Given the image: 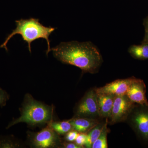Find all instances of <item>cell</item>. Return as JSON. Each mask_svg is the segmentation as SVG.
<instances>
[{
	"instance_id": "1",
	"label": "cell",
	"mask_w": 148,
	"mask_h": 148,
	"mask_svg": "<svg viewBox=\"0 0 148 148\" xmlns=\"http://www.w3.org/2000/svg\"><path fill=\"white\" fill-rule=\"evenodd\" d=\"M51 51L58 61L76 66L83 73H96L103 62L100 51L90 41L62 42L51 48Z\"/></svg>"
},
{
	"instance_id": "2",
	"label": "cell",
	"mask_w": 148,
	"mask_h": 148,
	"mask_svg": "<svg viewBox=\"0 0 148 148\" xmlns=\"http://www.w3.org/2000/svg\"><path fill=\"white\" fill-rule=\"evenodd\" d=\"M16 27L12 30V33L8 36L4 42L0 46V48H4L8 51L7 45L10 40L14 35H21L22 40L28 44V49L30 53H32L31 44L38 39L43 38L46 40L47 44V55L51 51L49 36L56 28L46 27L40 22L38 18H31L28 19H21L16 20Z\"/></svg>"
},
{
	"instance_id": "3",
	"label": "cell",
	"mask_w": 148,
	"mask_h": 148,
	"mask_svg": "<svg viewBox=\"0 0 148 148\" xmlns=\"http://www.w3.org/2000/svg\"><path fill=\"white\" fill-rule=\"evenodd\" d=\"M53 110V107L35 100L31 94L27 93L20 110L21 116L12 120L6 129L21 123H27L32 127L49 124L52 121Z\"/></svg>"
},
{
	"instance_id": "4",
	"label": "cell",
	"mask_w": 148,
	"mask_h": 148,
	"mask_svg": "<svg viewBox=\"0 0 148 148\" xmlns=\"http://www.w3.org/2000/svg\"><path fill=\"white\" fill-rule=\"evenodd\" d=\"M125 122L141 143L148 147V106L135 104Z\"/></svg>"
},
{
	"instance_id": "5",
	"label": "cell",
	"mask_w": 148,
	"mask_h": 148,
	"mask_svg": "<svg viewBox=\"0 0 148 148\" xmlns=\"http://www.w3.org/2000/svg\"><path fill=\"white\" fill-rule=\"evenodd\" d=\"M28 141L32 147L37 148L62 147L59 135L48 125L38 132L27 133Z\"/></svg>"
},
{
	"instance_id": "6",
	"label": "cell",
	"mask_w": 148,
	"mask_h": 148,
	"mask_svg": "<svg viewBox=\"0 0 148 148\" xmlns=\"http://www.w3.org/2000/svg\"><path fill=\"white\" fill-rule=\"evenodd\" d=\"M97 94L95 89L88 90L77 104L74 110V118L99 119Z\"/></svg>"
},
{
	"instance_id": "7",
	"label": "cell",
	"mask_w": 148,
	"mask_h": 148,
	"mask_svg": "<svg viewBox=\"0 0 148 148\" xmlns=\"http://www.w3.org/2000/svg\"><path fill=\"white\" fill-rule=\"evenodd\" d=\"M135 104L126 95H115L108 123L113 125L126 121Z\"/></svg>"
},
{
	"instance_id": "8",
	"label": "cell",
	"mask_w": 148,
	"mask_h": 148,
	"mask_svg": "<svg viewBox=\"0 0 148 148\" xmlns=\"http://www.w3.org/2000/svg\"><path fill=\"white\" fill-rule=\"evenodd\" d=\"M135 78L132 77L124 79L114 81L105 86L94 88L98 94H111L115 95H126L130 85Z\"/></svg>"
},
{
	"instance_id": "9",
	"label": "cell",
	"mask_w": 148,
	"mask_h": 148,
	"mask_svg": "<svg viewBox=\"0 0 148 148\" xmlns=\"http://www.w3.org/2000/svg\"><path fill=\"white\" fill-rule=\"evenodd\" d=\"M146 93V85L143 80L135 77L130 85L126 95L135 104L148 106Z\"/></svg>"
},
{
	"instance_id": "10",
	"label": "cell",
	"mask_w": 148,
	"mask_h": 148,
	"mask_svg": "<svg viewBox=\"0 0 148 148\" xmlns=\"http://www.w3.org/2000/svg\"><path fill=\"white\" fill-rule=\"evenodd\" d=\"M115 95L97 94L98 112L101 118L110 119Z\"/></svg>"
},
{
	"instance_id": "11",
	"label": "cell",
	"mask_w": 148,
	"mask_h": 148,
	"mask_svg": "<svg viewBox=\"0 0 148 148\" xmlns=\"http://www.w3.org/2000/svg\"><path fill=\"white\" fill-rule=\"evenodd\" d=\"M99 119L86 118H73L69 120L73 130L80 133L88 132L100 121Z\"/></svg>"
},
{
	"instance_id": "12",
	"label": "cell",
	"mask_w": 148,
	"mask_h": 148,
	"mask_svg": "<svg viewBox=\"0 0 148 148\" xmlns=\"http://www.w3.org/2000/svg\"><path fill=\"white\" fill-rule=\"evenodd\" d=\"M128 53L135 59L145 60L148 59V42H142L139 45L130 46Z\"/></svg>"
},
{
	"instance_id": "13",
	"label": "cell",
	"mask_w": 148,
	"mask_h": 148,
	"mask_svg": "<svg viewBox=\"0 0 148 148\" xmlns=\"http://www.w3.org/2000/svg\"><path fill=\"white\" fill-rule=\"evenodd\" d=\"M105 122V121L100 122L88 132L87 140L84 146L86 148H92V144L98 139L101 134Z\"/></svg>"
},
{
	"instance_id": "14",
	"label": "cell",
	"mask_w": 148,
	"mask_h": 148,
	"mask_svg": "<svg viewBox=\"0 0 148 148\" xmlns=\"http://www.w3.org/2000/svg\"><path fill=\"white\" fill-rule=\"evenodd\" d=\"M106 120L101 134L98 139L92 144L91 148H108L107 136L110 131V129L108 127V119L106 118Z\"/></svg>"
},
{
	"instance_id": "15",
	"label": "cell",
	"mask_w": 148,
	"mask_h": 148,
	"mask_svg": "<svg viewBox=\"0 0 148 148\" xmlns=\"http://www.w3.org/2000/svg\"><path fill=\"white\" fill-rule=\"evenodd\" d=\"M48 125L58 135H65L71 130H73L69 121H53L49 123Z\"/></svg>"
},
{
	"instance_id": "16",
	"label": "cell",
	"mask_w": 148,
	"mask_h": 148,
	"mask_svg": "<svg viewBox=\"0 0 148 148\" xmlns=\"http://www.w3.org/2000/svg\"><path fill=\"white\" fill-rule=\"evenodd\" d=\"M20 145L12 137L0 138V148L19 147Z\"/></svg>"
},
{
	"instance_id": "17",
	"label": "cell",
	"mask_w": 148,
	"mask_h": 148,
	"mask_svg": "<svg viewBox=\"0 0 148 148\" xmlns=\"http://www.w3.org/2000/svg\"><path fill=\"white\" fill-rule=\"evenodd\" d=\"M9 98V95L6 91L0 87V107H3L5 106Z\"/></svg>"
},
{
	"instance_id": "18",
	"label": "cell",
	"mask_w": 148,
	"mask_h": 148,
	"mask_svg": "<svg viewBox=\"0 0 148 148\" xmlns=\"http://www.w3.org/2000/svg\"><path fill=\"white\" fill-rule=\"evenodd\" d=\"M86 140H87V134L85 133H81L79 134L75 140L76 144L81 147L82 148H84V146H85L86 143Z\"/></svg>"
},
{
	"instance_id": "19",
	"label": "cell",
	"mask_w": 148,
	"mask_h": 148,
	"mask_svg": "<svg viewBox=\"0 0 148 148\" xmlns=\"http://www.w3.org/2000/svg\"><path fill=\"white\" fill-rule=\"evenodd\" d=\"M79 132L76 130H71L68 133H66L65 136V139L67 142H72L75 141L78 135Z\"/></svg>"
},
{
	"instance_id": "20",
	"label": "cell",
	"mask_w": 148,
	"mask_h": 148,
	"mask_svg": "<svg viewBox=\"0 0 148 148\" xmlns=\"http://www.w3.org/2000/svg\"><path fill=\"white\" fill-rule=\"evenodd\" d=\"M143 25L145 27V34L142 42H148V15L144 19Z\"/></svg>"
},
{
	"instance_id": "21",
	"label": "cell",
	"mask_w": 148,
	"mask_h": 148,
	"mask_svg": "<svg viewBox=\"0 0 148 148\" xmlns=\"http://www.w3.org/2000/svg\"><path fill=\"white\" fill-rule=\"evenodd\" d=\"M62 147L66 148H81V147L77 145L76 143H64L62 144Z\"/></svg>"
}]
</instances>
